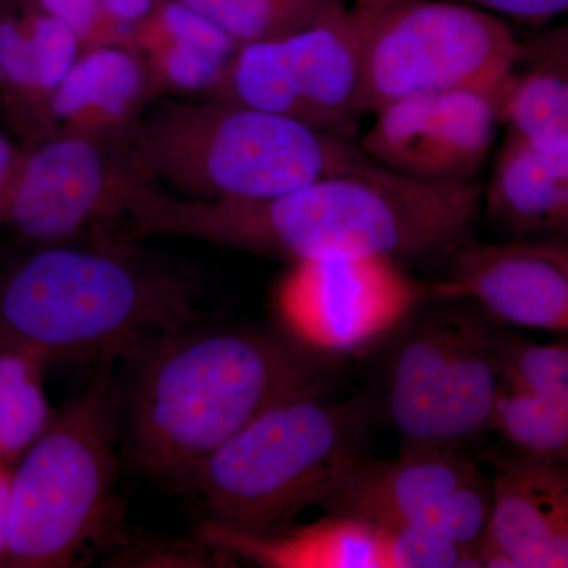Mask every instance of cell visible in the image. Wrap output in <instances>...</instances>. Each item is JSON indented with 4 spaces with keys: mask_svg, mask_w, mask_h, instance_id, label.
<instances>
[{
    "mask_svg": "<svg viewBox=\"0 0 568 568\" xmlns=\"http://www.w3.org/2000/svg\"><path fill=\"white\" fill-rule=\"evenodd\" d=\"M121 216L138 235H179L282 261L444 260L474 237L477 183L433 185L373 163L260 200H185L140 174Z\"/></svg>",
    "mask_w": 568,
    "mask_h": 568,
    "instance_id": "6da1fadb",
    "label": "cell"
},
{
    "mask_svg": "<svg viewBox=\"0 0 568 568\" xmlns=\"http://www.w3.org/2000/svg\"><path fill=\"white\" fill-rule=\"evenodd\" d=\"M197 324L125 361L130 454L149 477L173 487L268 407L323 384L320 354L293 336Z\"/></svg>",
    "mask_w": 568,
    "mask_h": 568,
    "instance_id": "7a4b0ae2",
    "label": "cell"
},
{
    "mask_svg": "<svg viewBox=\"0 0 568 568\" xmlns=\"http://www.w3.org/2000/svg\"><path fill=\"white\" fill-rule=\"evenodd\" d=\"M201 320L190 280L121 244L36 246L0 272V345L44 366L129 361Z\"/></svg>",
    "mask_w": 568,
    "mask_h": 568,
    "instance_id": "3957f363",
    "label": "cell"
},
{
    "mask_svg": "<svg viewBox=\"0 0 568 568\" xmlns=\"http://www.w3.org/2000/svg\"><path fill=\"white\" fill-rule=\"evenodd\" d=\"M121 148L134 170L185 200H260L376 163L345 134L244 104L159 97Z\"/></svg>",
    "mask_w": 568,
    "mask_h": 568,
    "instance_id": "277c9868",
    "label": "cell"
},
{
    "mask_svg": "<svg viewBox=\"0 0 568 568\" xmlns=\"http://www.w3.org/2000/svg\"><path fill=\"white\" fill-rule=\"evenodd\" d=\"M376 418L373 395L335 402L323 384L275 403L174 487L204 521L272 536L320 506L366 457Z\"/></svg>",
    "mask_w": 568,
    "mask_h": 568,
    "instance_id": "5b68a950",
    "label": "cell"
},
{
    "mask_svg": "<svg viewBox=\"0 0 568 568\" xmlns=\"http://www.w3.org/2000/svg\"><path fill=\"white\" fill-rule=\"evenodd\" d=\"M122 387L112 364L61 409L11 477V510L0 567L77 566L112 517Z\"/></svg>",
    "mask_w": 568,
    "mask_h": 568,
    "instance_id": "8992f818",
    "label": "cell"
},
{
    "mask_svg": "<svg viewBox=\"0 0 568 568\" xmlns=\"http://www.w3.org/2000/svg\"><path fill=\"white\" fill-rule=\"evenodd\" d=\"M396 325L376 417L394 429L399 450L450 448L489 432L500 392L496 323L465 298L428 301Z\"/></svg>",
    "mask_w": 568,
    "mask_h": 568,
    "instance_id": "52a82bcc",
    "label": "cell"
},
{
    "mask_svg": "<svg viewBox=\"0 0 568 568\" xmlns=\"http://www.w3.org/2000/svg\"><path fill=\"white\" fill-rule=\"evenodd\" d=\"M364 14V112L418 93L491 88L521 43L487 10L443 0H355Z\"/></svg>",
    "mask_w": 568,
    "mask_h": 568,
    "instance_id": "ba28073f",
    "label": "cell"
},
{
    "mask_svg": "<svg viewBox=\"0 0 568 568\" xmlns=\"http://www.w3.org/2000/svg\"><path fill=\"white\" fill-rule=\"evenodd\" d=\"M365 32L354 6L306 31L245 44L205 97L346 136L364 114Z\"/></svg>",
    "mask_w": 568,
    "mask_h": 568,
    "instance_id": "9c48e42d",
    "label": "cell"
},
{
    "mask_svg": "<svg viewBox=\"0 0 568 568\" xmlns=\"http://www.w3.org/2000/svg\"><path fill=\"white\" fill-rule=\"evenodd\" d=\"M491 477L450 448L365 457L320 506L325 515L418 526L474 552L491 510Z\"/></svg>",
    "mask_w": 568,
    "mask_h": 568,
    "instance_id": "30bf717a",
    "label": "cell"
},
{
    "mask_svg": "<svg viewBox=\"0 0 568 568\" xmlns=\"http://www.w3.org/2000/svg\"><path fill=\"white\" fill-rule=\"evenodd\" d=\"M504 81L388 103L375 112L376 121L357 148L373 162L417 182H473L495 141Z\"/></svg>",
    "mask_w": 568,
    "mask_h": 568,
    "instance_id": "8fae6325",
    "label": "cell"
},
{
    "mask_svg": "<svg viewBox=\"0 0 568 568\" xmlns=\"http://www.w3.org/2000/svg\"><path fill=\"white\" fill-rule=\"evenodd\" d=\"M125 170L121 144L71 134L29 142L2 226L33 246L73 242L118 219Z\"/></svg>",
    "mask_w": 568,
    "mask_h": 568,
    "instance_id": "7c38bea8",
    "label": "cell"
},
{
    "mask_svg": "<svg viewBox=\"0 0 568 568\" xmlns=\"http://www.w3.org/2000/svg\"><path fill=\"white\" fill-rule=\"evenodd\" d=\"M416 291L384 260H323L294 265L278 295L287 335L317 354H349L392 334Z\"/></svg>",
    "mask_w": 568,
    "mask_h": 568,
    "instance_id": "4fadbf2b",
    "label": "cell"
},
{
    "mask_svg": "<svg viewBox=\"0 0 568 568\" xmlns=\"http://www.w3.org/2000/svg\"><path fill=\"white\" fill-rule=\"evenodd\" d=\"M447 271L428 301L465 298L499 325L567 334L568 248L562 237L467 241L444 257Z\"/></svg>",
    "mask_w": 568,
    "mask_h": 568,
    "instance_id": "5bb4252c",
    "label": "cell"
},
{
    "mask_svg": "<svg viewBox=\"0 0 568 568\" xmlns=\"http://www.w3.org/2000/svg\"><path fill=\"white\" fill-rule=\"evenodd\" d=\"M491 510L477 548L480 567H568L567 463L507 446L487 454Z\"/></svg>",
    "mask_w": 568,
    "mask_h": 568,
    "instance_id": "9a60e30c",
    "label": "cell"
},
{
    "mask_svg": "<svg viewBox=\"0 0 568 568\" xmlns=\"http://www.w3.org/2000/svg\"><path fill=\"white\" fill-rule=\"evenodd\" d=\"M153 100L136 52L123 47L82 51L52 93L37 140L71 134L122 144Z\"/></svg>",
    "mask_w": 568,
    "mask_h": 568,
    "instance_id": "2e32d148",
    "label": "cell"
},
{
    "mask_svg": "<svg viewBox=\"0 0 568 568\" xmlns=\"http://www.w3.org/2000/svg\"><path fill=\"white\" fill-rule=\"evenodd\" d=\"M81 52L62 21L26 0L0 2V103L29 142L40 136L47 104Z\"/></svg>",
    "mask_w": 568,
    "mask_h": 568,
    "instance_id": "e0dca14e",
    "label": "cell"
},
{
    "mask_svg": "<svg viewBox=\"0 0 568 568\" xmlns=\"http://www.w3.org/2000/svg\"><path fill=\"white\" fill-rule=\"evenodd\" d=\"M239 44L183 0H160L134 26L130 50L144 63L155 99L192 95L215 88Z\"/></svg>",
    "mask_w": 568,
    "mask_h": 568,
    "instance_id": "ac0fdd59",
    "label": "cell"
},
{
    "mask_svg": "<svg viewBox=\"0 0 568 568\" xmlns=\"http://www.w3.org/2000/svg\"><path fill=\"white\" fill-rule=\"evenodd\" d=\"M489 224L517 239L566 237L568 149L506 136L481 201Z\"/></svg>",
    "mask_w": 568,
    "mask_h": 568,
    "instance_id": "d6986e66",
    "label": "cell"
},
{
    "mask_svg": "<svg viewBox=\"0 0 568 568\" xmlns=\"http://www.w3.org/2000/svg\"><path fill=\"white\" fill-rule=\"evenodd\" d=\"M197 537L267 568H390L383 530L365 519L325 515L312 525L248 536L203 521Z\"/></svg>",
    "mask_w": 568,
    "mask_h": 568,
    "instance_id": "ffe728a7",
    "label": "cell"
},
{
    "mask_svg": "<svg viewBox=\"0 0 568 568\" xmlns=\"http://www.w3.org/2000/svg\"><path fill=\"white\" fill-rule=\"evenodd\" d=\"M499 125L507 136L547 149H568V39L558 29L521 43L499 100Z\"/></svg>",
    "mask_w": 568,
    "mask_h": 568,
    "instance_id": "44dd1931",
    "label": "cell"
},
{
    "mask_svg": "<svg viewBox=\"0 0 568 568\" xmlns=\"http://www.w3.org/2000/svg\"><path fill=\"white\" fill-rule=\"evenodd\" d=\"M43 362L0 345V463L17 465L51 424L55 409L43 386Z\"/></svg>",
    "mask_w": 568,
    "mask_h": 568,
    "instance_id": "7402d4cb",
    "label": "cell"
},
{
    "mask_svg": "<svg viewBox=\"0 0 568 568\" xmlns=\"http://www.w3.org/2000/svg\"><path fill=\"white\" fill-rule=\"evenodd\" d=\"M239 47L284 39L346 9L342 0H183Z\"/></svg>",
    "mask_w": 568,
    "mask_h": 568,
    "instance_id": "603a6c76",
    "label": "cell"
},
{
    "mask_svg": "<svg viewBox=\"0 0 568 568\" xmlns=\"http://www.w3.org/2000/svg\"><path fill=\"white\" fill-rule=\"evenodd\" d=\"M489 429L518 450L567 463L568 390L517 394L500 388Z\"/></svg>",
    "mask_w": 568,
    "mask_h": 568,
    "instance_id": "cb8c5ba5",
    "label": "cell"
},
{
    "mask_svg": "<svg viewBox=\"0 0 568 568\" xmlns=\"http://www.w3.org/2000/svg\"><path fill=\"white\" fill-rule=\"evenodd\" d=\"M495 349L500 388L517 394H551L568 390L566 342L536 343L495 328Z\"/></svg>",
    "mask_w": 568,
    "mask_h": 568,
    "instance_id": "d4e9b609",
    "label": "cell"
},
{
    "mask_svg": "<svg viewBox=\"0 0 568 568\" xmlns=\"http://www.w3.org/2000/svg\"><path fill=\"white\" fill-rule=\"evenodd\" d=\"M376 526L386 536L390 568H481L474 552L433 530L396 523Z\"/></svg>",
    "mask_w": 568,
    "mask_h": 568,
    "instance_id": "484cf974",
    "label": "cell"
},
{
    "mask_svg": "<svg viewBox=\"0 0 568 568\" xmlns=\"http://www.w3.org/2000/svg\"><path fill=\"white\" fill-rule=\"evenodd\" d=\"M234 556L209 545L203 538L145 540L119 549L106 560L108 567L204 568L235 566Z\"/></svg>",
    "mask_w": 568,
    "mask_h": 568,
    "instance_id": "4316f807",
    "label": "cell"
},
{
    "mask_svg": "<svg viewBox=\"0 0 568 568\" xmlns=\"http://www.w3.org/2000/svg\"><path fill=\"white\" fill-rule=\"evenodd\" d=\"M32 7L62 21L80 41L81 50L123 47L130 50L132 32L115 24L100 0H26Z\"/></svg>",
    "mask_w": 568,
    "mask_h": 568,
    "instance_id": "83f0119b",
    "label": "cell"
},
{
    "mask_svg": "<svg viewBox=\"0 0 568 568\" xmlns=\"http://www.w3.org/2000/svg\"><path fill=\"white\" fill-rule=\"evenodd\" d=\"M481 10L507 14L515 20L545 22L566 13L568 0H469Z\"/></svg>",
    "mask_w": 568,
    "mask_h": 568,
    "instance_id": "f1b7e54d",
    "label": "cell"
},
{
    "mask_svg": "<svg viewBox=\"0 0 568 568\" xmlns=\"http://www.w3.org/2000/svg\"><path fill=\"white\" fill-rule=\"evenodd\" d=\"M22 156H24V148L18 145L0 129V226L6 222L7 207H9Z\"/></svg>",
    "mask_w": 568,
    "mask_h": 568,
    "instance_id": "f546056e",
    "label": "cell"
},
{
    "mask_svg": "<svg viewBox=\"0 0 568 568\" xmlns=\"http://www.w3.org/2000/svg\"><path fill=\"white\" fill-rule=\"evenodd\" d=\"M100 3L115 24L133 36L134 26L151 17L160 0H100Z\"/></svg>",
    "mask_w": 568,
    "mask_h": 568,
    "instance_id": "4dcf8cb0",
    "label": "cell"
},
{
    "mask_svg": "<svg viewBox=\"0 0 568 568\" xmlns=\"http://www.w3.org/2000/svg\"><path fill=\"white\" fill-rule=\"evenodd\" d=\"M11 466L0 463V559L6 551L7 534H9L10 510H11Z\"/></svg>",
    "mask_w": 568,
    "mask_h": 568,
    "instance_id": "1f68e13d",
    "label": "cell"
}]
</instances>
